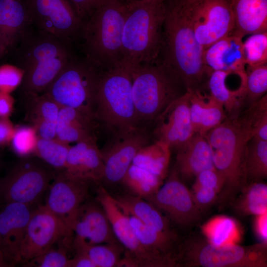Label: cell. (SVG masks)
Returning a JSON list of instances; mask_svg holds the SVG:
<instances>
[{
	"mask_svg": "<svg viewBox=\"0 0 267 267\" xmlns=\"http://www.w3.org/2000/svg\"><path fill=\"white\" fill-rule=\"evenodd\" d=\"M96 200L105 210L117 239L125 249L121 267H166L159 258L139 241L127 215L115 198L103 187H100L97 189Z\"/></svg>",
	"mask_w": 267,
	"mask_h": 267,
	"instance_id": "obj_12",
	"label": "cell"
},
{
	"mask_svg": "<svg viewBox=\"0 0 267 267\" xmlns=\"http://www.w3.org/2000/svg\"><path fill=\"white\" fill-rule=\"evenodd\" d=\"M162 49V62L178 76L187 91H201L209 75L203 63L204 49L195 36L191 5L186 0H165Z\"/></svg>",
	"mask_w": 267,
	"mask_h": 267,
	"instance_id": "obj_1",
	"label": "cell"
},
{
	"mask_svg": "<svg viewBox=\"0 0 267 267\" xmlns=\"http://www.w3.org/2000/svg\"><path fill=\"white\" fill-rule=\"evenodd\" d=\"M76 251L86 254L95 267H120L125 249L119 242L74 246Z\"/></svg>",
	"mask_w": 267,
	"mask_h": 267,
	"instance_id": "obj_34",
	"label": "cell"
},
{
	"mask_svg": "<svg viewBox=\"0 0 267 267\" xmlns=\"http://www.w3.org/2000/svg\"><path fill=\"white\" fill-rule=\"evenodd\" d=\"M178 267H267V243L216 246L193 234L182 240Z\"/></svg>",
	"mask_w": 267,
	"mask_h": 267,
	"instance_id": "obj_8",
	"label": "cell"
},
{
	"mask_svg": "<svg viewBox=\"0 0 267 267\" xmlns=\"http://www.w3.org/2000/svg\"><path fill=\"white\" fill-rule=\"evenodd\" d=\"M28 102L31 124L46 122L56 124L61 107L45 93L25 96Z\"/></svg>",
	"mask_w": 267,
	"mask_h": 267,
	"instance_id": "obj_37",
	"label": "cell"
},
{
	"mask_svg": "<svg viewBox=\"0 0 267 267\" xmlns=\"http://www.w3.org/2000/svg\"><path fill=\"white\" fill-rule=\"evenodd\" d=\"M243 38L232 33L204 50L203 63L209 75L215 71L246 70Z\"/></svg>",
	"mask_w": 267,
	"mask_h": 267,
	"instance_id": "obj_24",
	"label": "cell"
},
{
	"mask_svg": "<svg viewBox=\"0 0 267 267\" xmlns=\"http://www.w3.org/2000/svg\"><path fill=\"white\" fill-rule=\"evenodd\" d=\"M115 199L123 210L143 223L162 232H176L169 219L150 202L133 194Z\"/></svg>",
	"mask_w": 267,
	"mask_h": 267,
	"instance_id": "obj_29",
	"label": "cell"
},
{
	"mask_svg": "<svg viewBox=\"0 0 267 267\" xmlns=\"http://www.w3.org/2000/svg\"><path fill=\"white\" fill-rule=\"evenodd\" d=\"M130 68L137 126L147 128L187 90L178 76L163 62Z\"/></svg>",
	"mask_w": 267,
	"mask_h": 267,
	"instance_id": "obj_5",
	"label": "cell"
},
{
	"mask_svg": "<svg viewBox=\"0 0 267 267\" xmlns=\"http://www.w3.org/2000/svg\"><path fill=\"white\" fill-rule=\"evenodd\" d=\"M68 267H95V266L86 254L76 251L74 257L69 259Z\"/></svg>",
	"mask_w": 267,
	"mask_h": 267,
	"instance_id": "obj_49",
	"label": "cell"
},
{
	"mask_svg": "<svg viewBox=\"0 0 267 267\" xmlns=\"http://www.w3.org/2000/svg\"><path fill=\"white\" fill-rule=\"evenodd\" d=\"M145 200L165 214L172 222L181 227L193 225L201 218L191 191L182 181L176 168L157 192Z\"/></svg>",
	"mask_w": 267,
	"mask_h": 267,
	"instance_id": "obj_14",
	"label": "cell"
},
{
	"mask_svg": "<svg viewBox=\"0 0 267 267\" xmlns=\"http://www.w3.org/2000/svg\"><path fill=\"white\" fill-rule=\"evenodd\" d=\"M127 2H128V1H133V0H126Z\"/></svg>",
	"mask_w": 267,
	"mask_h": 267,
	"instance_id": "obj_52",
	"label": "cell"
},
{
	"mask_svg": "<svg viewBox=\"0 0 267 267\" xmlns=\"http://www.w3.org/2000/svg\"><path fill=\"white\" fill-rule=\"evenodd\" d=\"M246 72L215 71L209 76L207 85L210 94L223 105L227 117L238 116L244 108Z\"/></svg>",
	"mask_w": 267,
	"mask_h": 267,
	"instance_id": "obj_23",
	"label": "cell"
},
{
	"mask_svg": "<svg viewBox=\"0 0 267 267\" xmlns=\"http://www.w3.org/2000/svg\"><path fill=\"white\" fill-rule=\"evenodd\" d=\"M165 0L127 2L121 63L133 67L156 62L162 45Z\"/></svg>",
	"mask_w": 267,
	"mask_h": 267,
	"instance_id": "obj_3",
	"label": "cell"
},
{
	"mask_svg": "<svg viewBox=\"0 0 267 267\" xmlns=\"http://www.w3.org/2000/svg\"><path fill=\"white\" fill-rule=\"evenodd\" d=\"M94 117L68 107L60 108L56 129V138L65 143L79 142L95 137Z\"/></svg>",
	"mask_w": 267,
	"mask_h": 267,
	"instance_id": "obj_27",
	"label": "cell"
},
{
	"mask_svg": "<svg viewBox=\"0 0 267 267\" xmlns=\"http://www.w3.org/2000/svg\"><path fill=\"white\" fill-rule=\"evenodd\" d=\"M234 27L244 37L267 31V0H231Z\"/></svg>",
	"mask_w": 267,
	"mask_h": 267,
	"instance_id": "obj_28",
	"label": "cell"
},
{
	"mask_svg": "<svg viewBox=\"0 0 267 267\" xmlns=\"http://www.w3.org/2000/svg\"><path fill=\"white\" fill-rule=\"evenodd\" d=\"M73 232L44 205L32 212L20 249L24 263L46 252Z\"/></svg>",
	"mask_w": 267,
	"mask_h": 267,
	"instance_id": "obj_13",
	"label": "cell"
},
{
	"mask_svg": "<svg viewBox=\"0 0 267 267\" xmlns=\"http://www.w3.org/2000/svg\"><path fill=\"white\" fill-rule=\"evenodd\" d=\"M246 66L244 108L248 107L266 94L267 90V64Z\"/></svg>",
	"mask_w": 267,
	"mask_h": 267,
	"instance_id": "obj_38",
	"label": "cell"
},
{
	"mask_svg": "<svg viewBox=\"0 0 267 267\" xmlns=\"http://www.w3.org/2000/svg\"><path fill=\"white\" fill-rule=\"evenodd\" d=\"M100 71L84 57L74 55L44 92L61 107L75 108L94 117Z\"/></svg>",
	"mask_w": 267,
	"mask_h": 267,
	"instance_id": "obj_9",
	"label": "cell"
},
{
	"mask_svg": "<svg viewBox=\"0 0 267 267\" xmlns=\"http://www.w3.org/2000/svg\"><path fill=\"white\" fill-rule=\"evenodd\" d=\"M190 191L193 201L201 213L217 203L219 193L214 189L193 185Z\"/></svg>",
	"mask_w": 267,
	"mask_h": 267,
	"instance_id": "obj_43",
	"label": "cell"
},
{
	"mask_svg": "<svg viewBox=\"0 0 267 267\" xmlns=\"http://www.w3.org/2000/svg\"><path fill=\"white\" fill-rule=\"evenodd\" d=\"M14 102L10 93L0 91V118H9L13 111Z\"/></svg>",
	"mask_w": 267,
	"mask_h": 267,
	"instance_id": "obj_48",
	"label": "cell"
},
{
	"mask_svg": "<svg viewBox=\"0 0 267 267\" xmlns=\"http://www.w3.org/2000/svg\"><path fill=\"white\" fill-rule=\"evenodd\" d=\"M213 155L214 168L224 183L233 187L246 179L247 146L254 136L251 124L241 112L235 117H227L204 136Z\"/></svg>",
	"mask_w": 267,
	"mask_h": 267,
	"instance_id": "obj_7",
	"label": "cell"
},
{
	"mask_svg": "<svg viewBox=\"0 0 267 267\" xmlns=\"http://www.w3.org/2000/svg\"><path fill=\"white\" fill-rule=\"evenodd\" d=\"M77 14L84 20L101 0H68Z\"/></svg>",
	"mask_w": 267,
	"mask_h": 267,
	"instance_id": "obj_45",
	"label": "cell"
},
{
	"mask_svg": "<svg viewBox=\"0 0 267 267\" xmlns=\"http://www.w3.org/2000/svg\"><path fill=\"white\" fill-rule=\"evenodd\" d=\"M171 157V149L158 140L141 148L132 164L147 170L164 179L167 174Z\"/></svg>",
	"mask_w": 267,
	"mask_h": 267,
	"instance_id": "obj_32",
	"label": "cell"
},
{
	"mask_svg": "<svg viewBox=\"0 0 267 267\" xmlns=\"http://www.w3.org/2000/svg\"><path fill=\"white\" fill-rule=\"evenodd\" d=\"M73 231L74 246L118 241L105 210L96 200H85L81 205Z\"/></svg>",
	"mask_w": 267,
	"mask_h": 267,
	"instance_id": "obj_19",
	"label": "cell"
},
{
	"mask_svg": "<svg viewBox=\"0 0 267 267\" xmlns=\"http://www.w3.org/2000/svg\"><path fill=\"white\" fill-rule=\"evenodd\" d=\"M70 146L57 138L48 139L39 137L34 155L61 172L65 168Z\"/></svg>",
	"mask_w": 267,
	"mask_h": 267,
	"instance_id": "obj_36",
	"label": "cell"
},
{
	"mask_svg": "<svg viewBox=\"0 0 267 267\" xmlns=\"http://www.w3.org/2000/svg\"><path fill=\"white\" fill-rule=\"evenodd\" d=\"M24 71L14 64L0 65V91L10 93L20 86Z\"/></svg>",
	"mask_w": 267,
	"mask_h": 267,
	"instance_id": "obj_42",
	"label": "cell"
},
{
	"mask_svg": "<svg viewBox=\"0 0 267 267\" xmlns=\"http://www.w3.org/2000/svg\"><path fill=\"white\" fill-rule=\"evenodd\" d=\"M201 0H186V1L190 4L195 3Z\"/></svg>",
	"mask_w": 267,
	"mask_h": 267,
	"instance_id": "obj_51",
	"label": "cell"
},
{
	"mask_svg": "<svg viewBox=\"0 0 267 267\" xmlns=\"http://www.w3.org/2000/svg\"><path fill=\"white\" fill-rule=\"evenodd\" d=\"M163 181L155 174L131 164L122 182L133 195L147 199L157 192Z\"/></svg>",
	"mask_w": 267,
	"mask_h": 267,
	"instance_id": "obj_33",
	"label": "cell"
},
{
	"mask_svg": "<svg viewBox=\"0 0 267 267\" xmlns=\"http://www.w3.org/2000/svg\"><path fill=\"white\" fill-rule=\"evenodd\" d=\"M53 173L36 160L24 158L0 178V200L30 206L47 189Z\"/></svg>",
	"mask_w": 267,
	"mask_h": 267,
	"instance_id": "obj_11",
	"label": "cell"
},
{
	"mask_svg": "<svg viewBox=\"0 0 267 267\" xmlns=\"http://www.w3.org/2000/svg\"><path fill=\"white\" fill-rule=\"evenodd\" d=\"M177 151L176 168L183 180L195 178L204 170L215 168L212 151L204 136L194 134Z\"/></svg>",
	"mask_w": 267,
	"mask_h": 267,
	"instance_id": "obj_25",
	"label": "cell"
},
{
	"mask_svg": "<svg viewBox=\"0 0 267 267\" xmlns=\"http://www.w3.org/2000/svg\"><path fill=\"white\" fill-rule=\"evenodd\" d=\"M33 26L71 44L80 39L84 20L68 0H22Z\"/></svg>",
	"mask_w": 267,
	"mask_h": 267,
	"instance_id": "obj_10",
	"label": "cell"
},
{
	"mask_svg": "<svg viewBox=\"0 0 267 267\" xmlns=\"http://www.w3.org/2000/svg\"><path fill=\"white\" fill-rule=\"evenodd\" d=\"M243 48L246 66L267 63V31L250 35Z\"/></svg>",
	"mask_w": 267,
	"mask_h": 267,
	"instance_id": "obj_40",
	"label": "cell"
},
{
	"mask_svg": "<svg viewBox=\"0 0 267 267\" xmlns=\"http://www.w3.org/2000/svg\"><path fill=\"white\" fill-rule=\"evenodd\" d=\"M246 172L247 183L261 181L267 177V141L252 137L247 150Z\"/></svg>",
	"mask_w": 267,
	"mask_h": 267,
	"instance_id": "obj_35",
	"label": "cell"
},
{
	"mask_svg": "<svg viewBox=\"0 0 267 267\" xmlns=\"http://www.w3.org/2000/svg\"><path fill=\"white\" fill-rule=\"evenodd\" d=\"M15 128L9 118H0V147L10 144Z\"/></svg>",
	"mask_w": 267,
	"mask_h": 267,
	"instance_id": "obj_46",
	"label": "cell"
},
{
	"mask_svg": "<svg viewBox=\"0 0 267 267\" xmlns=\"http://www.w3.org/2000/svg\"><path fill=\"white\" fill-rule=\"evenodd\" d=\"M189 93L190 116L195 133L205 136L226 118L222 103L210 93L200 90Z\"/></svg>",
	"mask_w": 267,
	"mask_h": 267,
	"instance_id": "obj_26",
	"label": "cell"
},
{
	"mask_svg": "<svg viewBox=\"0 0 267 267\" xmlns=\"http://www.w3.org/2000/svg\"><path fill=\"white\" fill-rule=\"evenodd\" d=\"M190 5L195 36L204 49L233 32L231 0H201Z\"/></svg>",
	"mask_w": 267,
	"mask_h": 267,
	"instance_id": "obj_15",
	"label": "cell"
},
{
	"mask_svg": "<svg viewBox=\"0 0 267 267\" xmlns=\"http://www.w3.org/2000/svg\"><path fill=\"white\" fill-rule=\"evenodd\" d=\"M203 236L216 246L238 244L243 236L241 226L235 219L225 215L215 216L200 226Z\"/></svg>",
	"mask_w": 267,
	"mask_h": 267,
	"instance_id": "obj_30",
	"label": "cell"
},
{
	"mask_svg": "<svg viewBox=\"0 0 267 267\" xmlns=\"http://www.w3.org/2000/svg\"><path fill=\"white\" fill-rule=\"evenodd\" d=\"M230 206L238 215L257 216L267 213V184L261 181L248 183Z\"/></svg>",
	"mask_w": 267,
	"mask_h": 267,
	"instance_id": "obj_31",
	"label": "cell"
},
{
	"mask_svg": "<svg viewBox=\"0 0 267 267\" xmlns=\"http://www.w3.org/2000/svg\"><path fill=\"white\" fill-rule=\"evenodd\" d=\"M12 54L14 65L24 71L25 96L43 93L74 55L71 44L34 27Z\"/></svg>",
	"mask_w": 267,
	"mask_h": 267,
	"instance_id": "obj_2",
	"label": "cell"
},
{
	"mask_svg": "<svg viewBox=\"0 0 267 267\" xmlns=\"http://www.w3.org/2000/svg\"><path fill=\"white\" fill-rule=\"evenodd\" d=\"M89 182L60 172L48 187L45 206L72 231L79 208L87 197Z\"/></svg>",
	"mask_w": 267,
	"mask_h": 267,
	"instance_id": "obj_17",
	"label": "cell"
},
{
	"mask_svg": "<svg viewBox=\"0 0 267 267\" xmlns=\"http://www.w3.org/2000/svg\"><path fill=\"white\" fill-rule=\"evenodd\" d=\"M126 0H101L84 20L80 39L84 58L100 71L119 65Z\"/></svg>",
	"mask_w": 267,
	"mask_h": 267,
	"instance_id": "obj_4",
	"label": "cell"
},
{
	"mask_svg": "<svg viewBox=\"0 0 267 267\" xmlns=\"http://www.w3.org/2000/svg\"><path fill=\"white\" fill-rule=\"evenodd\" d=\"M33 27L22 0H0V60L12 53Z\"/></svg>",
	"mask_w": 267,
	"mask_h": 267,
	"instance_id": "obj_21",
	"label": "cell"
},
{
	"mask_svg": "<svg viewBox=\"0 0 267 267\" xmlns=\"http://www.w3.org/2000/svg\"><path fill=\"white\" fill-rule=\"evenodd\" d=\"M253 228L260 242L267 243V213L255 216Z\"/></svg>",
	"mask_w": 267,
	"mask_h": 267,
	"instance_id": "obj_47",
	"label": "cell"
},
{
	"mask_svg": "<svg viewBox=\"0 0 267 267\" xmlns=\"http://www.w3.org/2000/svg\"><path fill=\"white\" fill-rule=\"evenodd\" d=\"M94 115L114 135L137 127L130 66L121 63L100 71Z\"/></svg>",
	"mask_w": 267,
	"mask_h": 267,
	"instance_id": "obj_6",
	"label": "cell"
},
{
	"mask_svg": "<svg viewBox=\"0 0 267 267\" xmlns=\"http://www.w3.org/2000/svg\"><path fill=\"white\" fill-rule=\"evenodd\" d=\"M13 266L7 260L3 252L0 249V267H9Z\"/></svg>",
	"mask_w": 267,
	"mask_h": 267,
	"instance_id": "obj_50",
	"label": "cell"
},
{
	"mask_svg": "<svg viewBox=\"0 0 267 267\" xmlns=\"http://www.w3.org/2000/svg\"><path fill=\"white\" fill-rule=\"evenodd\" d=\"M153 124L156 140L177 150L182 146L195 134L190 116L189 93L173 101Z\"/></svg>",
	"mask_w": 267,
	"mask_h": 267,
	"instance_id": "obj_18",
	"label": "cell"
},
{
	"mask_svg": "<svg viewBox=\"0 0 267 267\" xmlns=\"http://www.w3.org/2000/svg\"><path fill=\"white\" fill-rule=\"evenodd\" d=\"M222 184L221 176L215 168H213L204 170L198 174L193 185L213 189L219 193Z\"/></svg>",
	"mask_w": 267,
	"mask_h": 267,
	"instance_id": "obj_44",
	"label": "cell"
},
{
	"mask_svg": "<svg viewBox=\"0 0 267 267\" xmlns=\"http://www.w3.org/2000/svg\"><path fill=\"white\" fill-rule=\"evenodd\" d=\"M104 171L101 153L95 136L70 146L61 172L70 178L96 181L103 179Z\"/></svg>",
	"mask_w": 267,
	"mask_h": 267,
	"instance_id": "obj_22",
	"label": "cell"
},
{
	"mask_svg": "<svg viewBox=\"0 0 267 267\" xmlns=\"http://www.w3.org/2000/svg\"><path fill=\"white\" fill-rule=\"evenodd\" d=\"M71 237L64 238L58 242V246L54 245L43 254L25 263L26 267H68L69 258L67 255V241Z\"/></svg>",
	"mask_w": 267,
	"mask_h": 267,
	"instance_id": "obj_41",
	"label": "cell"
},
{
	"mask_svg": "<svg viewBox=\"0 0 267 267\" xmlns=\"http://www.w3.org/2000/svg\"><path fill=\"white\" fill-rule=\"evenodd\" d=\"M150 139L148 129L142 127L114 134L112 141L100 150L104 167L103 179L111 183L121 182L137 153L150 143Z\"/></svg>",
	"mask_w": 267,
	"mask_h": 267,
	"instance_id": "obj_16",
	"label": "cell"
},
{
	"mask_svg": "<svg viewBox=\"0 0 267 267\" xmlns=\"http://www.w3.org/2000/svg\"><path fill=\"white\" fill-rule=\"evenodd\" d=\"M38 138L32 126H15L10 144L13 152L18 156L28 158L35 155Z\"/></svg>",
	"mask_w": 267,
	"mask_h": 267,
	"instance_id": "obj_39",
	"label": "cell"
},
{
	"mask_svg": "<svg viewBox=\"0 0 267 267\" xmlns=\"http://www.w3.org/2000/svg\"><path fill=\"white\" fill-rule=\"evenodd\" d=\"M32 212L29 205L5 203L0 210V249L13 266L21 262L20 249Z\"/></svg>",
	"mask_w": 267,
	"mask_h": 267,
	"instance_id": "obj_20",
	"label": "cell"
}]
</instances>
